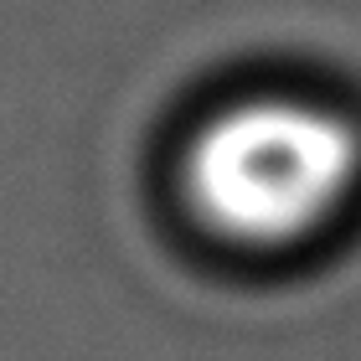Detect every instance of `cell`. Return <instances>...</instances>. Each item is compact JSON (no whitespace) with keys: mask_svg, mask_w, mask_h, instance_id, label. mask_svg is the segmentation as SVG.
<instances>
[{"mask_svg":"<svg viewBox=\"0 0 361 361\" xmlns=\"http://www.w3.org/2000/svg\"><path fill=\"white\" fill-rule=\"evenodd\" d=\"M356 176L361 135L351 119L310 98L264 93L217 109L196 129L180 186L217 238L279 248L331 222Z\"/></svg>","mask_w":361,"mask_h":361,"instance_id":"1","label":"cell"}]
</instances>
